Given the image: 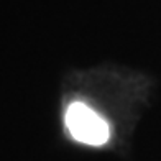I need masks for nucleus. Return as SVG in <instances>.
<instances>
[{"instance_id": "1", "label": "nucleus", "mask_w": 161, "mask_h": 161, "mask_svg": "<svg viewBox=\"0 0 161 161\" xmlns=\"http://www.w3.org/2000/svg\"><path fill=\"white\" fill-rule=\"evenodd\" d=\"M66 127H68L71 136L80 143L99 146L110 138L108 123L82 102H72L68 107Z\"/></svg>"}]
</instances>
